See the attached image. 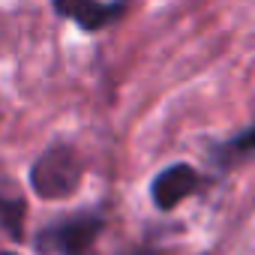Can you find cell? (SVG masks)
<instances>
[{"label":"cell","mask_w":255,"mask_h":255,"mask_svg":"<svg viewBox=\"0 0 255 255\" xmlns=\"http://www.w3.org/2000/svg\"><path fill=\"white\" fill-rule=\"evenodd\" d=\"M81 174H84V168H81V159L75 156V150L66 144H54L33 162L30 186L36 189L39 198L57 201V198H69L78 189Z\"/></svg>","instance_id":"obj_1"},{"label":"cell","mask_w":255,"mask_h":255,"mask_svg":"<svg viewBox=\"0 0 255 255\" xmlns=\"http://www.w3.org/2000/svg\"><path fill=\"white\" fill-rule=\"evenodd\" d=\"M102 225L105 222L99 216H93V213H75V216L51 225L42 234V246H51L60 255H84L93 246L96 234L102 231Z\"/></svg>","instance_id":"obj_2"},{"label":"cell","mask_w":255,"mask_h":255,"mask_svg":"<svg viewBox=\"0 0 255 255\" xmlns=\"http://www.w3.org/2000/svg\"><path fill=\"white\" fill-rule=\"evenodd\" d=\"M198 183H201V177H198V171H195L192 165H186V162L168 165L165 171L156 174V180H153V186H150L153 204H156L159 210H171V207H177L180 201H186V198L198 189Z\"/></svg>","instance_id":"obj_3"},{"label":"cell","mask_w":255,"mask_h":255,"mask_svg":"<svg viewBox=\"0 0 255 255\" xmlns=\"http://www.w3.org/2000/svg\"><path fill=\"white\" fill-rule=\"evenodd\" d=\"M54 9L63 18H72L84 30H99L108 21H114L126 3H99V0H54Z\"/></svg>","instance_id":"obj_4"},{"label":"cell","mask_w":255,"mask_h":255,"mask_svg":"<svg viewBox=\"0 0 255 255\" xmlns=\"http://www.w3.org/2000/svg\"><path fill=\"white\" fill-rule=\"evenodd\" d=\"M0 225H3L15 240L21 237V228H24V204L18 198L0 195Z\"/></svg>","instance_id":"obj_5"},{"label":"cell","mask_w":255,"mask_h":255,"mask_svg":"<svg viewBox=\"0 0 255 255\" xmlns=\"http://www.w3.org/2000/svg\"><path fill=\"white\" fill-rule=\"evenodd\" d=\"M252 150H255V126H252V129H246L243 135L225 141V144L216 150V156H219L222 162H231V159H240V156H246V153H252Z\"/></svg>","instance_id":"obj_6"},{"label":"cell","mask_w":255,"mask_h":255,"mask_svg":"<svg viewBox=\"0 0 255 255\" xmlns=\"http://www.w3.org/2000/svg\"><path fill=\"white\" fill-rule=\"evenodd\" d=\"M3 255H12V252H3Z\"/></svg>","instance_id":"obj_7"}]
</instances>
